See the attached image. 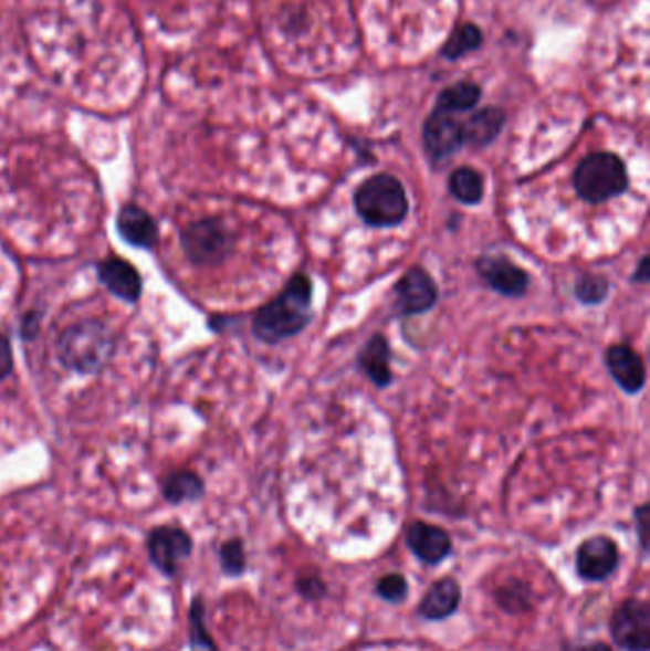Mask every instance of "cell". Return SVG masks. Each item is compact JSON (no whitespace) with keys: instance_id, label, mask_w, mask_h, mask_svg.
<instances>
[{"instance_id":"17","label":"cell","mask_w":650,"mask_h":651,"mask_svg":"<svg viewBox=\"0 0 650 651\" xmlns=\"http://www.w3.org/2000/svg\"><path fill=\"white\" fill-rule=\"evenodd\" d=\"M505 113L500 107H484L478 111L468 123L462 124L464 145L481 149L491 145L504 128Z\"/></svg>"},{"instance_id":"31","label":"cell","mask_w":650,"mask_h":651,"mask_svg":"<svg viewBox=\"0 0 650 651\" xmlns=\"http://www.w3.org/2000/svg\"><path fill=\"white\" fill-rule=\"evenodd\" d=\"M633 281H649V260H647V258H643V260H641V263H639V269H637V273L633 274Z\"/></svg>"},{"instance_id":"27","label":"cell","mask_w":650,"mask_h":651,"mask_svg":"<svg viewBox=\"0 0 650 651\" xmlns=\"http://www.w3.org/2000/svg\"><path fill=\"white\" fill-rule=\"evenodd\" d=\"M12 370H14L12 345L4 334H0V381H4Z\"/></svg>"},{"instance_id":"19","label":"cell","mask_w":650,"mask_h":651,"mask_svg":"<svg viewBox=\"0 0 650 651\" xmlns=\"http://www.w3.org/2000/svg\"><path fill=\"white\" fill-rule=\"evenodd\" d=\"M202 494H205V482L193 471H186V469L174 471L162 482V495L172 505L201 500Z\"/></svg>"},{"instance_id":"13","label":"cell","mask_w":650,"mask_h":651,"mask_svg":"<svg viewBox=\"0 0 650 651\" xmlns=\"http://www.w3.org/2000/svg\"><path fill=\"white\" fill-rule=\"evenodd\" d=\"M117 231L126 244L138 250H153L159 244L157 221L138 204H125L118 210Z\"/></svg>"},{"instance_id":"6","label":"cell","mask_w":650,"mask_h":651,"mask_svg":"<svg viewBox=\"0 0 650 651\" xmlns=\"http://www.w3.org/2000/svg\"><path fill=\"white\" fill-rule=\"evenodd\" d=\"M610 632L616 645L626 651L650 650V608L643 600H626L615 611Z\"/></svg>"},{"instance_id":"3","label":"cell","mask_w":650,"mask_h":651,"mask_svg":"<svg viewBox=\"0 0 650 651\" xmlns=\"http://www.w3.org/2000/svg\"><path fill=\"white\" fill-rule=\"evenodd\" d=\"M355 210L373 227L401 225L409 213V199L399 179L378 174L360 183L355 192Z\"/></svg>"},{"instance_id":"4","label":"cell","mask_w":650,"mask_h":651,"mask_svg":"<svg viewBox=\"0 0 650 651\" xmlns=\"http://www.w3.org/2000/svg\"><path fill=\"white\" fill-rule=\"evenodd\" d=\"M573 186L581 200L589 204H602L620 197L628 186V170L622 158L615 153L597 151L581 158L573 176Z\"/></svg>"},{"instance_id":"21","label":"cell","mask_w":650,"mask_h":651,"mask_svg":"<svg viewBox=\"0 0 650 651\" xmlns=\"http://www.w3.org/2000/svg\"><path fill=\"white\" fill-rule=\"evenodd\" d=\"M449 189L454 199L464 204H479L483 199V178L478 170L462 166L452 171L449 179Z\"/></svg>"},{"instance_id":"24","label":"cell","mask_w":650,"mask_h":651,"mask_svg":"<svg viewBox=\"0 0 650 651\" xmlns=\"http://www.w3.org/2000/svg\"><path fill=\"white\" fill-rule=\"evenodd\" d=\"M220 563L228 576H241L247 568V555H244V545L241 539H229L220 548Z\"/></svg>"},{"instance_id":"1","label":"cell","mask_w":650,"mask_h":651,"mask_svg":"<svg viewBox=\"0 0 650 651\" xmlns=\"http://www.w3.org/2000/svg\"><path fill=\"white\" fill-rule=\"evenodd\" d=\"M312 282L305 274L292 276L283 294L265 303L252 321V334L263 343H275L296 336L312 321Z\"/></svg>"},{"instance_id":"23","label":"cell","mask_w":650,"mask_h":651,"mask_svg":"<svg viewBox=\"0 0 650 651\" xmlns=\"http://www.w3.org/2000/svg\"><path fill=\"white\" fill-rule=\"evenodd\" d=\"M189 637H191V650L193 651H218L212 638L208 634L205 624V606L201 598H195L189 611Z\"/></svg>"},{"instance_id":"14","label":"cell","mask_w":650,"mask_h":651,"mask_svg":"<svg viewBox=\"0 0 650 651\" xmlns=\"http://www.w3.org/2000/svg\"><path fill=\"white\" fill-rule=\"evenodd\" d=\"M407 545L415 553L416 558L429 566L443 563L450 555V537L444 529L426 524V522H412L407 529Z\"/></svg>"},{"instance_id":"5","label":"cell","mask_w":650,"mask_h":651,"mask_svg":"<svg viewBox=\"0 0 650 651\" xmlns=\"http://www.w3.org/2000/svg\"><path fill=\"white\" fill-rule=\"evenodd\" d=\"M181 248L193 265H218L233 248V237L220 220H199L181 231Z\"/></svg>"},{"instance_id":"32","label":"cell","mask_w":650,"mask_h":651,"mask_svg":"<svg viewBox=\"0 0 650 651\" xmlns=\"http://www.w3.org/2000/svg\"><path fill=\"white\" fill-rule=\"evenodd\" d=\"M573 651H612L609 645L601 644V642H595V644L580 645L575 648Z\"/></svg>"},{"instance_id":"2","label":"cell","mask_w":650,"mask_h":651,"mask_svg":"<svg viewBox=\"0 0 650 651\" xmlns=\"http://www.w3.org/2000/svg\"><path fill=\"white\" fill-rule=\"evenodd\" d=\"M117 339L109 326L99 321H83L63 329L57 342V357L67 370L92 376L112 360Z\"/></svg>"},{"instance_id":"9","label":"cell","mask_w":650,"mask_h":651,"mask_svg":"<svg viewBox=\"0 0 650 651\" xmlns=\"http://www.w3.org/2000/svg\"><path fill=\"white\" fill-rule=\"evenodd\" d=\"M618 568V547L610 537L597 535L584 542L576 555L578 576L586 581H605Z\"/></svg>"},{"instance_id":"18","label":"cell","mask_w":650,"mask_h":651,"mask_svg":"<svg viewBox=\"0 0 650 651\" xmlns=\"http://www.w3.org/2000/svg\"><path fill=\"white\" fill-rule=\"evenodd\" d=\"M389 345L381 336H374L367 343L359 357L360 368L365 370L370 381L378 387H388L391 384V370H389Z\"/></svg>"},{"instance_id":"15","label":"cell","mask_w":650,"mask_h":651,"mask_svg":"<svg viewBox=\"0 0 650 651\" xmlns=\"http://www.w3.org/2000/svg\"><path fill=\"white\" fill-rule=\"evenodd\" d=\"M607 366L610 376L615 377L616 384L620 385L623 391L636 395L643 389L647 381L643 360L628 345L610 347L607 350Z\"/></svg>"},{"instance_id":"29","label":"cell","mask_w":650,"mask_h":651,"mask_svg":"<svg viewBox=\"0 0 650 651\" xmlns=\"http://www.w3.org/2000/svg\"><path fill=\"white\" fill-rule=\"evenodd\" d=\"M649 507L643 505L641 508H637L636 513V521H637V528H639V539H641V545L643 548H647V521H649Z\"/></svg>"},{"instance_id":"7","label":"cell","mask_w":650,"mask_h":651,"mask_svg":"<svg viewBox=\"0 0 650 651\" xmlns=\"http://www.w3.org/2000/svg\"><path fill=\"white\" fill-rule=\"evenodd\" d=\"M147 550L155 568L165 576H176L180 564L193 550V539L178 526H159L147 537Z\"/></svg>"},{"instance_id":"12","label":"cell","mask_w":650,"mask_h":651,"mask_svg":"<svg viewBox=\"0 0 650 651\" xmlns=\"http://www.w3.org/2000/svg\"><path fill=\"white\" fill-rule=\"evenodd\" d=\"M478 273L492 290L507 297H521L528 288V274L502 255L479 258Z\"/></svg>"},{"instance_id":"30","label":"cell","mask_w":650,"mask_h":651,"mask_svg":"<svg viewBox=\"0 0 650 651\" xmlns=\"http://www.w3.org/2000/svg\"><path fill=\"white\" fill-rule=\"evenodd\" d=\"M28 329L31 332V334H29V339L36 336V332H39V315H35V313H31V315L23 321V334H25Z\"/></svg>"},{"instance_id":"20","label":"cell","mask_w":650,"mask_h":651,"mask_svg":"<svg viewBox=\"0 0 650 651\" xmlns=\"http://www.w3.org/2000/svg\"><path fill=\"white\" fill-rule=\"evenodd\" d=\"M479 99H481V86L471 81H462L441 92V96L437 97L436 109L447 111L450 115L465 113L473 109Z\"/></svg>"},{"instance_id":"8","label":"cell","mask_w":650,"mask_h":651,"mask_svg":"<svg viewBox=\"0 0 650 651\" xmlns=\"http://www.w3.org/2000/svg\"><path fill=\"white\" fill-rule=\"evenodd\" d=\"M423 147L433 162H444L464 147L462 123L447 111H433L423 124Z\"/></svg>"},{"instance_id":"22","label":"cell","mask_w":650,"mask_h":651,"mask_svg":"<svg viewBox=\"0 0 650 651\" xmlns=\"http://www.w3.org/2000/svg\"><path fill=\"white\" fill-rule=\"evenodd\" d=\"M481 44H483V33H481V29L475 25V23H464V25H460V28L454 29L452 34H450L447 42H444L443 52L441 54L447 57V60H460L462 55L470 54V52H475V50L481 49Z\"/></svg>"},{"instance_id":"16","label":"cell","mask_w":650,"mask_h":651,"mask_svg":"<svg viewBox=\"0 0 650 651\" xmlns=\"http://www.w3.org/2000/svg\"><path fill=\"white\" fill-rule=\"evenodd\" d=\"M462 600V590L457 579L444 577L429 587L428 595L418 606V613L428 621H443L458 610Z\"/></svg>"},{"instance_id":"26","label":"cell","mask_w":650,"mask_h":651,"mask_svg":"<svg viewBox=\"0 0 650 651\" xmlns=\"http://www.w3.org/2000/svg\"><path fill=\"white\" fill-rule=\"evenodd\" d=\"M376 590L388 602H402L409 592V582L399 574H391V576L381 577L376 585Z\"/></svg>"},{"instance_id":"28","label":"cell","mask_w":650,"mask_h":651,"mask_svg":"<svg viewBox=\"0 0 650 651\" xmlns=\"http://www.w3.org/2000/svg\"><path fill=\"white\" fill-rule=\"evenodd\" d=\"M297 589L302 590V595L305 597L315 598L318 595H323V582L318 581L317 577H310V579H302L297 581Z\"/></svg>"},{"instance_id":"25","label":"cell","mask_w":650,"mask_h":651,"mask_svg":"<svg viewBox=\"0 0 650 651\" xmlns=\"http://www.w3.org/2000/svg\"><path fill=\"white\" fill-rule=\"evenodd\" d=\"M575 292L581 303L595 305L601 303L609 294V282L602 276H581L580 281L576 282Z\"/></svg>"},{"instance_id":"11","label":"cell","mask_w":650,"mask_h":651,"mask_svg":"<svg viewBox=\"0 0 650 651\" xmlns=\"http://www.w3.org/2000/svg\"><path fill=\"white\" fill-rule=\"evenodd\" d=\"M97 279L115 297L126 303H138L144 290L141 274L132 265L130 261L109 255L97 261Z\"/></svg>"},{"instance_id":"10","label":"cell","mask_w":650,"mask_h":651,"mask_svg":"<svg viewBox=\"0 0 650 651\" xmlns=\"http://www.w3.org/2000/svg\"><path fill=\"white\" fill-rule=\"evenodd\" d=\"M397 308L401 315H422L437 303V286L423 269L412 267L395 286Z\"/></svg>"}]
</instances>
